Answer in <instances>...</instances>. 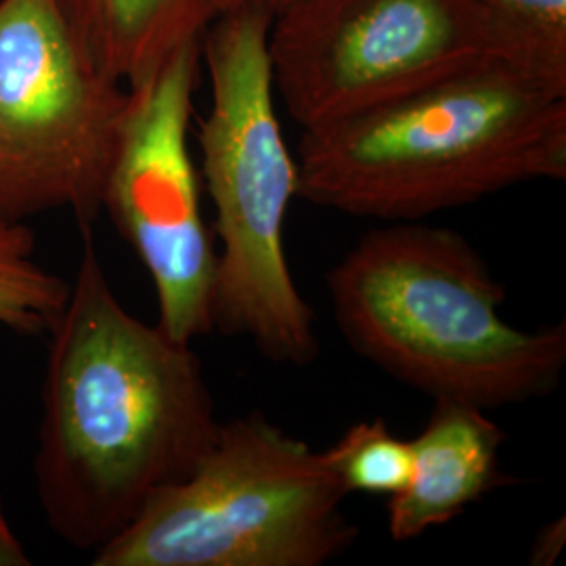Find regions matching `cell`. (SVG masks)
<instances>
[{
    "label": "cell",
    "mask_w": 566,
    "mask_h": 566,
    "mask_svg": "<svg viewBox=\"0 0 566 566\" xmlns=\"http://www.w3.org/2000/svg\"><path fill=\"white\" fill-rule=\"evenodd\" d=\"M42 385L34 476L61 539L99 549L164 486L189 476L221 422L191 344L118 301L91 229Z\"/></svg>",
    "instance_id": "obj_1"
},
{
    "label": "cell",
    "mask_w": 566,
    "mask_h": 566,
    "mask_svg": "<svg viewBox=\"0 0 566 566\" xmlns=\"http://www.w3.org/2000/svg\"><path fill=\"white\" fill-rule=\"evenodd\" d=\"M298 198L382 223L566 179V93L489 61L303 128Z\"/></svg>",
    "instance_id": "obj_2"
},
{
    "label": "cell",
    "mask_w": 566,
    "mask_h": 566,
    "mask_svg": "<svg viewBox=\"0 0 566 566\" xmlns=\"http://www.w3.org/2000/svg\"><path fill=\"white\" fill-rule=\"evenodd\" d=\"M348 346L434 401L483 409L549 395L566 365V324L521 329L506 287L462 233L424 221L369 229L327 273Z\"/></svg>",
    "instance_id": "obj_3"
},
{
    "label": "cell",
    "mask_w": 566,
    "mask_h": 566,
    "mask_svg": "<svg viewBox=\"0 0 566 566\" xmlns=\"http://www.w3.org/2000/svg\"><path fill=\"white\" fill-rule=\"evenodd\" d=\"M271 21L264 7H238L208 21L200 42L210 109L198 145L221 242L212 313L214 329L250 338L266 359L306 365L317 359L319 343L283 245L298 164L275 112Z\"/></svg>",
    "instance_id": "obj_4"
},
{
    "label": "cell",
    "mask_w": 566,
    "mask_h": 566,
    "mask_svg": "<svg viewBox=\"0 0 566 566\" xmlns=\"http://www.w3.org/2000/svg\"><path fill=\"white\" fill-rule=\"evenodd\" d=\"M322 451L261 411L221 422L214 446L95 549V566H324L359 537Z\"/></svg>",
    "instance_id": "obj_5"
},
{
    "label": "cell",
    "mask_w": 566,
    "mask_h": 566,
    "mask_svg": "<svg viewBox=\"0 0 566 566\" xmlns=\"http://www.w3.org/2000/svg\"><path fill=\"white\" fill-rule=\"evenodd\" d=\"M126 107L53 0H0V221L70 210L91 229Z\"/></svg>",
    "instance_id": "obj_6"
},
{
    "label": "cell",
    "mask_w": 566,
    "mask_h": 566,
    "mask_svg": "<svg viewBox=\"0 0 566 566\" xmlns=\"http://www.w3.org/2000/svg\"><path fill=\"white\" fill-rule=\"evenodd\" d=\"M269 60L275 91L301 128L481 63L514 65L474 0H290L273 13Z\"/></svg>",
    "instance_id": "obj_7"
},
{
    "label": "cell",
    "mask_w": 566,
    "mask_h": 566,
    "mask_svg": "<svg viewBox=\"0 0 566 566\" xmlns=\"http://www.w3.org/2000/svg\"><path fill=\"white\" fill-rule=\"evenodd\" d=\"M200 42L202 36L185 42L149 78L128 88L103 189V210L151 277L158 325L185 344L214 329L217 248L189 151Z\"/></svg>",
    "instance_id": "obj_8"
},
{
    "label": "cell",
    "mask_w": 566,
    "mask_h": 566,
    "mask_svg": "<svg viewBox=\"0 0 566 566\" xmlns=\"http://www.w3.org/2000/svg\"><path fill=\"white\" fill-rule=\"evenodd\" d=\"M506 439L483 407L434 401L424 430L411 441V479L388 497V535L399 544L413 542L507 485L500 468Z\"/></svg>",
    "instance_id": "obj_9"
},
{
    "label": "cell",
    "mask_w": 566,
    "mask_h": 566,
    "mask_svg": "<svg viewBox=\"0 0 566 566\" xmlns=\"http://www.w3.org/2000/svg\"><path fill=\"white\" fill-rule=\"evenodd\" d=\"M84 55L133 88L212 20L206 0H53Z\"/></svg>",
    "instance_id": "obj_10"
},
{
    "label": "cell",
    "mask_w": 566,
    "mask_h": 566,
    "mask_svg": "<svg viewBox=\"0 0 566 566\" xmlns=\"http://www.w3.org/2000/svg\"><path fill=\"white\" fill-rule=\"evenodd\" d=\"M36 238L23 223L0 221V325L49 334L70 298V283L34 261Z\"/></svg>",
    "instance_id": "obj_11"
},
{
    "label": "cell",
    "mask_w": 566,
    "mask_h": 566,
    "mask_svg": "<svg viewBox=\"0 0 566 566\" xmlns=\"http://www.w3.org/2000/svg\"><path fill=\"white\" fill-rule=\"evenodd\" d=\"M516 67L566 93V0H474Z\"/></svg>",
    "instance_id": "obj_12"
},
{
    "label": "cell",
    "mask_w": 566,
    "mask_h": 566,
    "mask_svg": "<svg viewBox=\"0 0 566 566\" xmlns=\"http://www.w3.org/2000/svg\"><path fill=\"white\" fill-rule=\"evenodd\" d=\"M322 453L346 495L365 493L392 497L403 491L413 470L411 441L397 437L382 418L350 426Z\"/></svg>",
    "instance_id": "obj_13"
},
{
    "label": "cell",
    "mask_w": 566,
    "mask_h": 566,
    "mask_svg": "<svg viewBox=\"0 0 566 566\" xmlns=\"http://www.w3.org/2000/svg\"><path fill=\"white\" fill-rule=\"evenodd\" d=\"M566 544L565 518H558L549 525L542 526L533 547H531V565L549 566L558 560Z\"/></svg>",
    "instance_id": "obj_14"
},
{
    "label": "cell",
    "mask_w": 566,
    "mask_h": 566,
    "mask_svg": "<svg viewBox=\"0 0 566 566\" xmlns=\"http://www.w3.org/2000/svg\"><path fill=\"white\" fill-rule=\"evenodd\" d=\"M32 560L21 546L20 537L11 528L0 497V566H30Z\"/></svg>",
    "instance_id": "obj_15"
},
{
    "label": "cell",
    "mask_w": 566,
    "mask_h": 566,
    "mask_svg": "<svg viewBox=\"0 0 566 566\" xmlns=\"http://www.w3.org/2000/svg\"><path fill=\"white\" fill-rule=\"evenodd\" d=\"M285 2H290V0H206L208 11H210L212 18L219 15V13H224V11L238 9V7H264L271 13H275Z\"/></svg>",
    "instance_id": "obj_16"
}]
</instances>
